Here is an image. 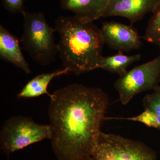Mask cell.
<instances>
[{"label": "cell", "mask_w": 160, "mask_h": 160, "mask_svg": "<svg viewBox=\"0 0 160 160\" xmlns=\"http://www.w3.org/2000/svg\"><path fill=\"white\" fill-rule=\"evenodd\" d=\"M50 98V140L58 160H91L106 120L109 95L100 88L72 84Z\"/></svg>", "instance_id": "cell-1"}, {"label": "cell", "mask_w": 160, "mask_h": 160, "mask_svg": "<svg viewBox=\"0 0 160 160\" xmlns=\"http://www.w3.org/2000/svg\"><path fill=\"white\" fill-rule=\"evenodd\" d=\"M54 29L59 36L58 52L64 68L76 75L97 69L105 44L101 29L75 16H60Z\"/></svg>", "instance_id": "cell-2"}, {"label": "cell", "mask_w": 160, "mask_h": 160, "mask_svg": "<svg viewBox=\"0 0 160 160\" xmlns=\"http://www.w3.org/2000/svg\"><path fill=\"white\" fill-rule=\"evenodd\" d=\"M23 17V32L20 42L30 57L41 66L51 64L58 52L54 41V28L47 22L42 12L25 10Z\"/></svg>", "instance_id": "cell-3"}, {"label": "cell", "mask_w": 160, "mask_h": 160, "mask_svg": "<svg viewBox=\"0 0 160 160\" xmlns=\"http://www.w3.org/2000/svg\"><path fill=\"white\" fill-rule=\"evenodd\" d=\"M51 137L50 125H41L31 118L17 116L9 118L0 132L1 149L6 154L23 149L29 145Z\"/></svg>", "instance_id": "cell-4"}, {"label": "cell", "mask_w": 160, "mask_h": 160, "mask_svg": "<svg viewBox=\"0 0 160 160\" xmlns=\"http://www.w3.org/2000/svg\"><path fill=\"white\" fill-rule=\"evenodd\" d=\"M91 160H157V157L145 143L101 131Z\"/></svg>", "instance_id": "cell-5"}, {"label": "cell", "mask_w": 160, "mask_h": 160, "mask_svg": "<svg viewBox=\"0 0 160 160\" xmlns=\"http://www.w3.org/2000/svg\"><path fill=\"white\" fill-rule=\"evenodd\" d=\"M160 82V52L154 59L136 66L119 78L114 86L123 105L137 95L153 90Z\"/></svg>", "instance_id": "cell-6"}, {"label": "cell", "mask_w": 160, "mask_h": 160, "mask_svg": "<svg viewBox=\"0 0 160 160\" xmlns=\"http://www.w3.org/2000/svg\"><path fill=\"white\" fill-rule=\"evenodd\" d=\"M101 30L105 44L112 49L128 52L142 47L141 37L131 26L115 22H104Z\"/></svg>", "instance_id": "cell-7"}, {"label": "cell", "mask_w": 160, "mask_h": 160, "mask_svg": "<svg viewBox=\"0 0 160 160\" xmlns=\"http://www.w3.org/2000/svg\"><path fill=\"white\" fill-rule=\"evenodd\" d=\"M159 0H109L103 18L120 16L131 23L142 19L153 11Z\"/></svg>", "instance_id": "cell-8"}, {"label": "cell", "mask_w": 160, "mask_h": 160, "mask_svg": "<svg viewBox=\"0 0 160 160\" xmlns=\"http://www.w3.org/2000/svg\"><path fill=\"white\" fill-rule=\"evenodd\" d=\"M109 0H60L62 9L71 11L84 22H93L103 18Z\"/></svg>", "instance_id": "cell-9"}, {"label": "cell", "mask_w": 160, "mask_h": 160, "mask_svg": "<svg viewBox=\"0 0 160 160\" xmlns=\"http://www.w3.org/2000/svg\"><path fill=\"white\" fill-rule=\"evenodd\" d=\"M19 42L17 37L2 25L0 26V58L29 74L31 70L23 55Z\"/></svg>", "instance_id": "cell-10"}, {"label": "cell", "mask_w": 160, "mask_h": 160, "mask_svg": "<svg viewBox=\"0 0 160 160\" xmlns=\"http://www.w3.org/2000/svg\"><path fill=\"white\" fill-rule=\"evenodd\" d=\"M69 72V69L64 68L53 72L38 75L26 83L18 94V97L30 98L38 97L45 94L51 97L52 94L47 91V88L52 80Z\"/></svg>", "instance_id": "cell-11"}, {"label": "cell", "mask_w": 160, "mask_h": 160, "mask_svg": "<svg viewBox=\"0 0 160 160\" xmlns=\"http://www.w3.org/2000/svg\"><path fill=\"white\" fill-rule=\"evenodd\" d=\"M141 55H126L123 52H118L117 54L107 57H102L98 63L97 69L116 73L122 76L128 72V67L135 62L140 61Z\"/></svg>", "instance_id": "cell-12"}, {"label": "cell", "mask_w": 160, "mask_h": 160, "mask_svg": "<svg viewBox=\"0 0 160 160\" xmlns=\"http://www.w3.org/2000/svg\"><path fill=\"white\" fill-rule=\"evenodd\" d=\"M152 13L142 38L148 42L156 45L160 48V0Z\"/></svg>", "instance_id": "cell-13"}, {"label": "cell", "mask_w": 160, "mask_h": 160, "mask_svg": "<svg viewBox=\"0 0 160 160\" xmlns=\"http://www.w3.org/2000/svg\"><path fill=\"white\" fill-rule=\"evenodd\" d=\"M144 109L153 112L157 120L158 130L160 131V86H158L151 93L147 94L142 100Z\"/></svg>", "instance_id": "cell-14"}, {"label": "cell", "mask_w": 160, "mask_h": 160, "mask_svg": "<svg viewBox=\"0 0 160 160\" xmlns=\"http://www.w3.org/2000/svg\"><path fill=\"white\" fill-rule=\"evenodd\" d=\"M125 120L142 123L145 126L150 128L158 129V124L155 115L148 109H144V111L136 116L131 117H106V120Z\"/></svg>", "instance_id": "cell-15"}, {"label": "cell", "mask_w": 160, "mask_h": 160, "mask_svg": "<svg viewBox=\"0 0 160 160\" xmlns=\"http://www.w3.org/2000/svg\"><path fill=\"white\" fill-rule=\"evenodd\" d=\"M5 9L13 13H22L25 11L24 4L26 0H2Z\"/></svg>", "instance_id": "cell-16"}]
</instances>
